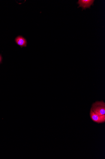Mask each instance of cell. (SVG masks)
I'll use <instances>...</instances> for the list:
<instances>
[{"instance_id": "6da1fadb", "label": "cell", "mask_w": 105, "mask_h": 159, "mask_svg": "<svg viewBox=\"0 0 105 159\" xmlns=\"http://www.w3.org/2000/svg\"><path fill=\"white\" fill-rule=\"evenodd\" d=\"M91 110L99 115H105V103L103 101H97L92 104Z\"/></svg>"}, {"instance_id": "7a4b0ae2", "label": "cell", "mask_w": 105, "mask_h": 159, "mask_svg": "<svg viewBox=\"0 0 105 159\" xmlns=\"http://www.w3.org/2000/svg\"><path fill=\"white\" fill-rule=\"evenodd\" d=\"M90 116L92 120L95 123L101 124L105 122V115L102 116L99 115L91 110Z\"/></svg>"}, {"instance_id": "3957f363", "label": "cell", "mask_w": 105, "mask_h": 159, "mask_svg": "<svg viewBox=\"0 0 105 159\" xmlns=\"http://www.w3.org/2000/svg\"><path fill=\"white\" fill-rule=\"evenodd\" d=\"M94 0H79L77 3L79 5L78 8L82 7L83 10L87 8H90L91 6L94 5Z\"/></svg>"}, {"instance_id": "277c9868", "label": "cell", "mask_w": 105, "mask_h": 159, "mask_svg": "<svg viewBox=\"0 0 105 159\" xmlns=\"http://www.w3.org/2000/svg\"><path fill=\"white\" fill-rule=\"evenodd\" d=\"M14 40L16 44L22 48L27 47V40L22 36L19 35L17 36Z\"/></svg>"}, {"instance_id": "5b68a950", "label": "cell", "mask_w": 105, "mask_h": 159, "mask_svg": "<svg viewBox=\"0 0 105 159\" xmlns=\"http://www.w3.org/2000/svg\"><path fill=\"white\" fill-rule=\"evenodd\" d=\"M2 55L0 54V64H1L2 63Z\"/></svg>"}]
</instances>
